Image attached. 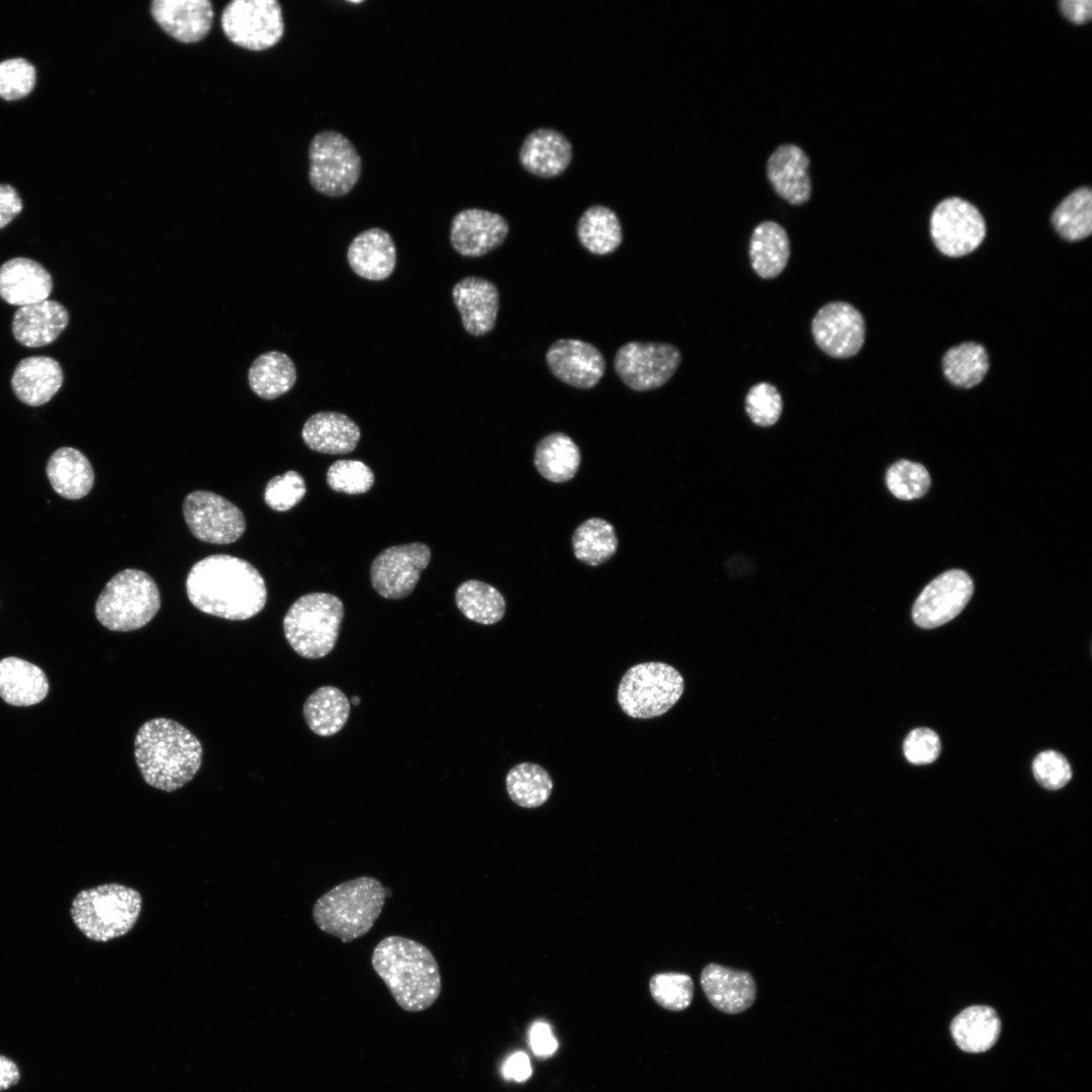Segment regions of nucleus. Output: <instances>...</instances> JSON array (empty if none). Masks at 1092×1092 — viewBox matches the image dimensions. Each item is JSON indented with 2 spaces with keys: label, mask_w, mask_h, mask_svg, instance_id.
I'll return each mask as SVG.
<instances>
[{
  "label": "nucleus",
  "mask_w": 1092,
  "mask_h": 1092,
  "mask_svg": "<svg viewBox=\"0 0 1092 1092\" xmlns=\"http://www.w3.org/2000/svg\"><path fill=\"white\" fill-rule=\"evenodd\" d=\"M186 593L199 611L232 621L256 616L267 602L260 572L250 562L226 554L197 561L188 572Z\"/></svg>",
  "instance_id": "1"
},
{
  "label": "nucleus",
  "mask_w": 1092,
  "mask_h": 1092,
  "mask_svg": "<svg viewBox=\"0 0 1092 1092\" xmlns=\"http://www.w3.org/2000/svg\"><path fill=\"white\" fill-rule=\"evenodd\" d=\"M134 757L148 785L173 792L189 783L200 768L202 746L180 723L155 718L140 727L134 739Z\"/></svg>",
  "instance_id": "2"
},
{
  "label": "nucleus",
  "mask_w": 1092,
  "mask_h": 1092,
  "mask_svg": "<svg viewBox=\"0 0 1092 1092\" xmlns=\"http://www.w3.org/2000/svg\"><path fill=\"white\" fill-rule=\"evenodd\" d=\"M371 964L404 1011H424L441 994L437 961L429 948L416 940L398 935L383 938L373 949Z\"/></svg>",
  "instance_id": "3"
},
{
  "label": "nucleus",
  "mask_w": 1092,
  "mask_h": 1092,
  "mask_svg": "<svg viewBox=\"0 0 1092 1092\" xmlns=\"http://www.w3.org/2000/svg\"><path fill=\"white\" fill-rule=\"evenodd\" d=\"M389 889L373 877L345 881L321 896L313 905L316 926L349 943L364 936L379 917Z\"/></svg>",
  "instance_id": "4"
},
{
  "label": "nucleus",
  "mask_w": 1092,
  "mask_h": 1092,
  "mask_svg": "<svg viewBox=\"0 0 1092 1092\" xmlns=\"http://www.w3.org/2000/svg\"><path fill=\"white\" fill-rule=\"evenodd\" d=\"M141 911V894L115 883L79 892L71 906V916L78 929L87 938L100 942L128 933Z\"/></svg>",
  "instance_id": "5"
},
{
  "label": "nucleus",
  "mask_w": 1092,
  "mask_h": 1092,
  "mask_svg": "<svg viewBox=\"0 0 1092 1092\" xmlns=\"http://www.w3.org/2000/svg\"><path fill=\"white\" fill-rule=\"evenodd\" d=\"M160 607V590L151 575L126 568L113 575L98 596L95 616L105 628L127 632L146 626Z\"/></svg>",
  "instance_id": "6"
},
{
  "label": "nucleus",
  "mask_w": 1092,
  "mask_h": 1092,
  "mask_svg": "<svg viewBox=\"0 0 1092 1092\" xmlns=\"http://www.w3.org/2000/svg\"><path fill=\"white\" fill-rule=\"evenodd\" d=\"M343 617L344 605L335 595H303L285 614V638L298 655L308 659L324 657L337 643Z\"/></svg>",
  "instance_id": "7"
},
{
  "label": "nucleus",
  "mask_w": 1092,
  "mask_h": 1092,
  "mask_svg": "<svg viewBox=\"0 0 1092 1092\" xmlns=\"http://www.w3.org/2000/svg\"><path fill=\"white\" fill-rule=\"evenodd\" d=\"M684 690L682 675L673 666L658 661L642 662L622 676L617 701L629 717L650 719L670 710Z\"/></svg>",
  "instance_id": "8"
},
{
  "label": "nucleus",
  "mask_w": 1092,
  "mask_h": 1092,
  "mask_svg": "<svg viewBox=\"0 0 1092 1092\" xmlns=\"http://www.w3.org/2000/svg\"><path fill=\"white\" fill-rule=\"evenodd\" d=\"M361 172V157L347 136L331 129L313 135L308 147V180L315 191L329 197L345 196Z\"/></svg>",
  "instance_id": "9"
},
{
  "label": "nucleus",
  "mask_w": 1092,
  "mask_h": 1092,
  "mask_svg": "<svg viewBox=\"0 0 1092 1092\" xmlns=\"http://www.w3.org/2000/svg\"><path fill=\"white\" fill-rule=\"evenodd\" d=\"M220 22L232 42L251 51L272 48L284 34L282 8L276 0H234L223 8Z\"/></svg>",
  "instance_id": "10"
},
{
  "label": "nucleus",
  "mask_w": 1092,
  "mask_h": 1092,
  "mask_svg": "<svg viewBox=\"0 0 1092 1092\" xmlns=\"http://www.w3.org/2000/svg\"><path fill=\"white\" fill-rule=\"evenodd\" d=\"M680 362V351L669 343L632 341L616 352L614 369L629 388L648 391L664 385Z\"/></svg>",
  "instance_id": "11"
},
{
  "label": "nucleus",
  "mask_w": 1092,
  "mask_h": 1092,
  "mask_svg": "<svg viewBox=\"0 0 1092 1092\" xmlns=\"http://www.w3.org/2000/svg\"><path fill=\"white\" fill-rule=\"evenodd\" d=\"M930 234L935 247L948 257L975 251L986 235L981 212L970 202L949 197L939 202L930 217Z\"/></svg>",
  "instance_id": "12"
},
{
  "label": "nucleus",
  "mask_w": 1092,
  "mask_h": 1092,
  "mask_svg": "<svg viewBox=\"0 0 1092 1092\" xmlns=\"http://www.w3.org/2000/svg\"><path fill=\"white\" fill-rule=\"evenodd\" d=\"M188 529L197 539L230 544L242 537L246 521L242 511L223 496L206 490L190 492L183 503Z\"/></svg>",
  "instance_id": "13"
},
{
  "label": "nucleus",
  "mask_w": 1092,
  "mask_h": 1092,
  "mask_svg": "<svg viewBox=\"0 0 1092 1092\" xmlns=\"http://www.w3.org/2000/svg\"><path fill=\"white\" fill-rule=\"evenodd\" d=\"M430 560L431 550L421 542L388 547L371 563V584L385 599L405 598L416 587Z\"/></svg>",
  "instance_id": "14"
},
{
  "label": "nucleus",
  "mask_w": 1092,
  "mask_h": 1092,
  "mask_svg": "<svg viewBox=\"0 0 1092 1092\" xmlns=\"http://www.w3.org/2000/svg\"><path fill=\"white\" fill-rule=\"evenodd\" d=\"M811 333L815 344L826 355L846 359L860 351L866 338V324L860 311L852 304L831 301L814 315Z\"/></svg>",
  "instance_id": "15"
},
{
  "label": "nucleus",
  "mask_w": 1092,
  "mask_h": 1092,
  "mask_svg": "<svg viewBox=\"0 0 1092 1092\" xmlns=\"http://www.w3.org/2000/svg\"><path fill=\"white\" fill-rule=\"evenodd\" d=\"M974 592L970 575L950 569L931 580L916 599L912 618L924 629L939 627L956 618L967 606Z\"/></svg>",
  "instance_id": "16"
},
{
  "label": "nucleus",
  "mask_w": 1092,
  "mask_h": 1092,
  "mask_svg": "<svg viewBox=\"0 0 1092 1092\" xmlns=\"http://www.w3.org/2000/svg\"><path fill=\"white\" fill-rule=\"evenodd\" d=\"M545 359L556 378L579 389L595 387L606 372L603 353L593 344L578 339L555 341Z\"/></svg>",
  "instance_id": "17"
},
{
  "label": "nucleus",
  "mask_w": 1092,
  "mask_h": 1092,
  "mask_svg": "<svg viewBox=\"0 0 1092 1092\" xmlns=\"http://www.w3.org/2000/svg\"><path fill=\"white\" fill-rule=\"evenodd\" d=\"M509 232L510 225L503 215L486 209L466 208L452 218L449 238L458 254L478 258L503 245Z\"/></svg>",
  "instance_id": "18"
},
{
  "label": "nucleus",
  "mask_w": 1092,
  "mask_h": 1092,
  "mask_svg": "<svg viewBox=\"0 0 1092 1092\" xmlns=\"http://www.w3.org/2000/svg\"><path fill=\"white\" fill-rule=\"evenodd\" d=\"M452 298L466 333L480 337L493 330L499 309V293L494 283L466 276L453 286Z\"/></svg>",
  "instance_id": "19"
},
{
  "label": "nucleus",
  "mask_w": 1092,
  "mask_h": 1092,
  "mask_svg": "<svg viewBox=\"0 0 1092 1092\" xmlns=\"http://www.w3.org/2000/svg\"><path fill=\"white\" fill-rule=\"evenodd\" d=\"M151 13L167 34L184 43L204 38L213 20L212 4L207 0H154Z\"/></svg>",
  "instance_id": "20"
},
{
  "label": "nucleus",
  "mask_w": 1092,
  "mask_h": 1092,
  "mask_svg": "<svg viewBox=\"0 0 1092 1092\" xmlns=\"http://www.w3.org/2000/svg\"><path fill=\"white\" fill-rule=\"evenodd\" d=\"M702 989L718 1010L737 1014L748 1009L756 998V984L747 971L708 964L701 973Z\"/></svg>",
  "instance_id": "21"
},
{
  "label": "nucleus",
  "mask_w": 1092,
  "mask_h": 1092,
  "mask_svg": "<svg viewBox=\"0 0 1092 1092\" xmlns=\"http://www.w3.org/2000/svg\"><path fill=\"white\" fill-rule=\"evenodd\" d=\"M519 160L532 175L550 179L561 175L572 160V145L560 131L537 128L525 138Z\"/></svg>",
  "instance_id": "22"
},
{
  "label": "nucleus",
  "mask_w": 1092,
  "mask_h": 1092,
  "mask_svg": "<svg viewBox=\"0 0 1092 1092\" xmlns=\"http://www.w3.org/2000/svg\"><path fill=\"white\" fill-rule=\"evenodd\" d=\"M53 280L48 270L28 258H12L0 266V296L7 303L24 306L48 299Z\"/></svg>",
  "instance_id": "23"
},
{
  "label": "nucleus",
  "mask_w": 1092,
  "mask_h": 1092,
  "mask_svg": "<svg viewBox=\"0 0 1092 1092\" xmlns=\"http://www.w3.org/2000/svg\"><path fill=\"white\" fill-rule=\"evenodd\" d=\"M810 160L796 145H782L770 155L766 174L772 188L793 205L807 202L811 196Z\"/></svg>",
  "instance_id": "24"
},
{
  "label": "nucleus",
  "mask_w": 1092,
  "mask_h": 1092,
  "mask_svg": "<svg viewBox=\"0 0 1092 1092\" xmlns=\"http://www.w3.org/2000/svg\"><path fill=\"white\" fill-rule=\"evenodd\" d=\"M347 260L353 272L367 280L388 278L396 265V247L390 234L371 228L357 235L350 243Z\"/></svg>",
  "instance_id": "25"
},
{
  "label": "nucleus",
  "mask_w": 1092,
  "mask_h": 1092,
  "mask_svg": "<svg viewBox=\"0 0 1092 1092\" xmlns=\"http://www.w3.org/2000/svg\"><path fill=\"white\" fill-rule=\"evenodd\" d=\"M69 313L58 301L46 299L16 309L12 333L17 342L29 348L53 343L66 329Z\"/></svg>",
  "instance_id": "26"
},
{
  "label": "nucleus",
  "mask_w": 1092,
  "mask_h": 1092,
  "mask_svg": "<svg viewBox=\"0 0 1092 1092\" xmlns=\"http://www.w3.org/2000/svg\"><path fill=\"white\" fill-rule=\"evenodd\" d=\"M64 375L60 364L48 356L21 360L14 369L11 386L16 397L31 406L44 404L59 391Z\"/></svg>",
  "instance_id": "27"
},
{
  "label": "nucleus",
  "mask_w": 1092,
  "mask_h": 1092,
  "mask_svg": "<svg viewBox=\"0 0 1092 1092\" xmlns=\"http://www.w3.org/2000/svg\"><path fill=\"white\" fill-rule=\"evenodd\" d=\"M360 435L358 425L338 412H318L311 415L301 431L302 439L308 448L326 454H346L353 451Z\"/></svg>",
  "instance_id": "28"
},
{
  "label": "nucleus",
  "mask_w": 1092,
  "mask_h": 1092,
  "mask_svg": "<svg viewBox=\"0 0 1092 1092\" xmlns=\"http://www.w3.org/2000/svg\"><path fill=\"white\" fill-rule=\"evenodd\" d=\"M49 693V681L40 667L24 659L8 656L0 660V698L16 707L41 702Z\"/></svg>",
  "instance_id": "29"
},
{
  "label": "nucleus",
  "mask_w": 1092,
  "mask_h": 1092,
  "mask_svg": "<svg viewBox=\"0 0 1092 1092\" xmlns=\"http://www.w3.org/2000/svg\"><path fill=\"white\" fill-rule=\"evenodd\" d=\"M47 475L54 490L68 499H79L94 484V471L88 458L73 447H61L49 458Z\"/></svg>",
  "instance_id": "30"
},
{
  "label": "nucleus",
  "mask_w": 1092,
  "mask_h": 1092,
  "mask_svg": "<svg viewBox=\"0 0 1092 1092\" xmlns=\"http://www.w3.org/2000/svg\"><path fill=\"white\" fill-rule=\"evenodd\" d=\"M790 253V239L781 224L765 220L755 226L749 242V259L759 277L779 276L788 264Z\"/></svg>",
  "instance_id": "31"
},
{
  "label": "nucleus",
  "mask_w": 1092,
  "mask_h": 1092,
  "mask_svg": "<svg viewBox=\"0 0 1092 1092\" xmlns=\"http://www.w3.org/2000/svg\"><path fill=\"white\" fill-rule=\"evenodd\" d=\"M950 1031L958 1046L968 1053H982L991 1049L1001 1031V1021L996 1011L985 1005H974L958 1014L950 1024Z\"/></svg>",
  "instance_id": "32"
},
{
  "label": "nucleus",
  "mask_w": 1092,
  "mask_h": 1092,
  "mask_svg": "<svg viewBox=\"0 0 1092 1092\" xmlns=\"http://www.w3.org/2000/svg\"><path fill=\"white\" fill-rule=\"evenodd\" d=\"M580 461L578 446L568 435L561 432L545 436L535 449L536 469L542 477L551 482L561 483L573 478Z\"/></svg>",
  "instance_id": "33"
},
{
  "label": "nucleus",
  "mask_w": 1092,
  "mask_h": 1092,
  "mask_svg": "<svg viewBox=\"0 0 1092 1092\" xmlns=\"http://www.w3.org/2000/svg\"><path fill=\"white\" fill-rule=\"evenodd\" d=\"M297 378L296 367L288 355L270 351L258 356L249 372V385L264 399H275L288 392Z\"/></svg>",
  "instance_id": "34"
},
{
  "label": "nucleus",
  "mask_w": 1092,
  "mask_h": 1092,
  "mask_svg": "<svg viewBox=\"0 0 1092 1092\" xmlns=\"http://www.w3.org/2000/svg\"><path fill=\"white\" fill-rule=\"evenodd\" d=\"M576 235L581 246L594 255L614 253L623 241L617 213L604 205H592L577 221Z\"/></svg>",
  "instance_id": "35"
},
{
  "label": "nucleus",
  "mask_w": 1092,
  "mask_h": 1092,
  "mask_svg": "<svg viewBox=\"0 0 1092 1092\" xmlns=\"http://www.w3.org/2000/svg\"><path fill=\"white\" fill-rule=\"evenodd\" d=\"M350 703L338 688L325 686L316 689L305 700L303 717L309 729L320 736H332L346 724Z\"/></svg>",
  "instance_id": "36"
},
{
  "label": "nucleus",
  "mask_w": 1092,
  "mask_h": 1092,
  "mask_svg": "<svg viewBox=\"0 0 1092 1092\" xmlns=\"http://www.w3.org/2000/svg\"><path fill=\"white\" fill-rule=\"evenodd\" d=\"M571 545L577 560L589 566H598L615 555L618 538L610 522L590 518L574 530Z\"/></svg>",
  "instance_id": "37"
},
{
  "label": "nucleus",
  "mask_w": 1092,
  "mask_h": 1092,
  "mask_svg": "<svg viewBox=\"0 0 1092 1092\" xmlns=\"http://www.w3.org/2000/svg\"><path fill=\"white\" fill-rule=\"evenodd\" d=\"M455 603L469 620L492 625L504 618L506 601L492 585L475 579L462 582L456 589Z\"/></svg>",
  "instance_id": "38"
},
{
  "label": "nucleus",
  "mask_w": 1092,
  "mask_h": 1092,
  "mask_svg": "<svg viewBox=\"0 0 1092 1092\" xmlns=\"http://www.w3.org/2000/svg\"><path fill=\"white\" fill-rule=\"evenodd\" d=\"M942 370L953 385L961 388L974 387L984 379L989 370L988 353L978 343H962L944 354Z\"/></svg>",
  "instance_id": "39"
},
{
  "label": "nucleus",
  "mask_w": 1092,
  "mask_h": 1092,
  "mask_svg": "<svg viewBox=\"0 0 1092 1092\" xmlns=\"http://www.w3.org/2000/svg\"><path fill=\"white\" fill-rule=\"evenodd\" d=\"M506 786L514 803L524 808H536L549 799L553 782L539 764L522 762L510 769Z\"/></svg>",
  "instance_id": "40"
},
{
  "label": "nucleus",
  "mask_w": 1092,
  "mask_h": 1092,
  "mask_svg": "<svg viewBox=\"0 0 1092 1092\" xmlns=\"http://www.w3.org/2000/svg\"><path fill=\"white\" fill-rule=\"evenodd\" d=\"M1052 222L1058 234L1067 241L1087 238L1092 232V192L1080 187L1070 193L1055 209Z\"/></svg>",
  "instance_id": "41"
},
{
  "label": "nucleus",
  "mask_w": 1092,
  "mask_h": 1092,
  "mask_svg": "<svg viewBox=\"0 0 1092 1092\" xmlns=\"http://www.w3.org/2000/svg\"><path fill=\"white\" fill-rule=\"evenodd\" d=\"M889 490L898 498L911 500L923 496L930 487L931 479L927 469L920 463L910 460L895 462L886 473Z\"/></svg>",
  "instance_id": "42"
},
{
  "label": "nucleus",
  "mask_w": 1092,
  "mask_h": 1092,
  "mask_svg": "<svg viewBox=\"0 0 1092 1092\" xmlns=\"http://www.w3.org/2000/svg\"><path fill=\"white\" fill-rule=\"evenodd\" d=\"M649 990L655 1002L670 1011H681L694 997L692 978L682 973H659L651 977Z\"/></svg>",
  "instance_id": "43"
},
{
  "label": "nucleus",
  "mask_w": 1092,
  "mask_h": 1092,
  "mask_svg": "<svg viewBox=\"0 0 1092 1092\" xmlns=\"http://www.w3.org/2000/svg\"><path fill=\"white\" fill-rule=\"evenodd\" d=\"M327 483L338 492L365 493L374 483V474L372 469L360 460H337L327 471Z\"/></svg>",
  "instance_id": "44"
},
{
  "label": "nucleus",
  "mask_w": 1092,
  "mask_h": 1092,
  "mask_svg": "<svg viewBox=\"0 0 1092 1092\" xmlns=\"http://www.w3.org/2000/svg\"><path fill=\"white\" fill-rule=\"evenodd\" d=\"M745 411L755 425L772 426L783 412L782 395L778 388L768 382L756 383L745 396Z\"/></svg>",
  "instance_id": "45"
},
{
  "label": "nucleus",
  "mask_w": 1092,
  "mask_h": 1092,
  "mask_svg": "<svg viewBox=\"0 0 1092 1092\" xmlns=\"http://www.w3.org/2000/svg\"><path fill=\"white\" fill-rule=\"evenodd\" d=\"M34 66L22 58L0 62V97L16 100L28 95L35 84Z\"/></svg>",
  "instance_id": "46"
},
{
  "label": "nucleus",
  "mask_w": 1092,
  "mask_h": 1092,
  "mask_svg": "<svg viewBox=\"0 0 1092 1092\" xmlns=\"http://www.w3.org/2000/svg\"><path fill=\"white\" fill-rule=\"evenodd\" d=\"M305 493L306 485L303 477L295 470H288L268 481L264 499L272 510L285 512L296 506Z\"/></svg>",
  "instance_id": "47"
},
{
  "label": "nucleus",
  "mask_w": 1092,
  "mask_h": 1092,
  "mask_svg": "<svg viewBox=\"0 0 1092 1092\" xmlns=\"http://www.w3.org/2000/svg\"><path fill=\"white\" fill-rule=\"evenodd\" d=\"M1032 771L1035 780L1052 791L1063 788L1072 778L1070 763L1063 754L1055 750L1038 753L1032 762Z\"/></svg>",
  "instance_id": "48"
},
{
  "label": "nucleus",
  "mask_w": 1092,
  "mask_h": 1092,
  "mask_svg": "<svg viewBox=\"0 0 1092 1092\" xmlns=\"http://www.w3.org/2000/svg\"><path fill=\"white\" fill-rule=\"evenodd\" d=\"M903 750L909 762L917 765L928 764L939 756L940 740L933 730L916 728L907 735Z\"/></svg>",
  "instance_id": "49"
},
{
  "label": "nucleus",
  "mask_w": 1092,
  "mask_h": 1092,
  "mask_svg": "<svg viewBox=\"0 0 1092 1092\" xmlns=\"http://www.w3.org/2000/svg\"><path fill=\"white\" fill-rule=\"evenodd\" d=\"M529 1043L534 1055L540 1059L551 1057L558 1048L552 1028L545 1021H536L531 1025Z\"/></svg>",
  "instance_id": "50"
},
{
  "label": "nucleus",
  "mask_w": 1092,
  "mask_h": 1092,
  "mask_svg": "<svg viewBox=\"0 0 1092 1092\" xmlns=\"http://www.w3.org/2000/svg\"><path fill=\"white\" fill-rule=\"evenodd\" d=\"M22 209V200L16 189L0 184V229L7 225Z\"/></svg>",
  "instance_id": "51"
},
{
  "label": "nucleus",
  "mask_w": 1092,
  "mask_h": 1092,
  "mask_svg": "<svg viewBox=\"0 0 1092 1092\" xmlns=\"http://www.w3.org/2000/svg\"><path fill=\"white\" fill-rule=\"evenodd\" d=\"M532 1075V1067L529 1057L524 1052H516L511 1055L503 1065V1076L506 1080L525 1082Z\"/></svg>",
  "instance_id": "52"
},
{
  "label": "nucleus",
  "mask_w": 1092,
  "mask_h": 1092,
  "mask_svg": "<svg viewBox=\"0 0 1092 1092\" xmlns=\"http://www.w3.org/2000/svg\"><path fill=\"white\" fill-rule=\"evenodd\" d=\"M1059 4L1064 15L1075 23L1081 24L1091 18L1090 0H1062Z\"/></svg>",
  "instance_id": "53"
},
{
  "label": "nucleus",
  "mask_w": 1092,
  "mask_h": 1092,
  "mask_svg": "<svg viewBox=\"0 0 1092 1092\" xmlns=\"http://www.w3.org/2000/svg\"><path fill=\"white\" fill-rule=\"evenodd\" d=\"M19 1079L20 1072L17 1065L10 1059L0 1055V1091L16 1085Z\"/></svg>",
  "instance_id": "54"
},
{
  "label": "nucleus",
  "mask_w": 1092,
  "mask_h": 1092,
  "mask_svg": "<svg viewBox=\"0 0 1092 1092\" xmlns=\"http://www.w3.org/2000/svg\"><path fill=\"white\" fill-rule=\"evenodd\" d=\"M351 702H352V704H354V705H359V703H360V698H359L358 696H354V697H353V698L351 699Z\"/></svg>",
  "instance_id": "55"
}]
</instances>
